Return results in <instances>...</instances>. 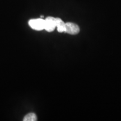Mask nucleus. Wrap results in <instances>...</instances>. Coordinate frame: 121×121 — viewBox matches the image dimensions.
I'll return each mask as SVG.
<instances>
[{"label": "nucleus", "mask_w": 121, "mask_h": 121, "mask_svg": "<svg viewBox=\"0 0 121 121\" xmlns=\"http://www.w3.org/2000/svg\"><path fill=\"white\" fill-rule=\"evenodd\" d=\"M56 27V18L48 16L45 19L44 29L48 32H52Z\"/></svg>", "instance_id": "f03ea898"}, {"label": "nucleus", "mask_w": 121, "mask_h": 121, "mask_svg": "<svg viewBox=\"0 0 121 121\" xmlns=\"http://www.w3.org/2000/svg\"><path fill=\"white\" fill-rule=\"evenodd\" d=\"M29 25L33 29L40 31L44 29L45 20L42 18L36 19H31L29 21Z\"/></svg>", "instance_id": "f257e3e1"}, {"label": "nucleus", "mask_w": 121, "mask_h": 121, "mask_svg": "<svg viewBox=\"0 0 121 121\" xmlns=\"http://www.w3.org/2000/svg\"><path fill=\"white\" fill-rule=\"evenodd\" d=\"M80 32V28L77 24L73 22H67L65 24V33L71 35L78 34Z\"/></svg>", "instance_id": "7ed1b4c3"}, {"label": "nucleus", "mask_w": 121, "mask_h": 121, "mask_svg": "<svg viewBox=\"0 0 121 121\" xmlns=\"http://www.w3.org/2000/svg\"><path fill=\"white\" fill-rule=\"evenodd\" d=\"M24 121H37V117L34 113H30L26 114L23 119Z\"/></svg>", "instance_id": "39448f33"}, {"label": "nucleus", "mask_w": 121, "mask_h": 121, "mask_svg": "<svg viewBox=\"0 0 121 121\" xmlns=\"http://www.w3.org/2000/svg\"><path fill=\"white\" fill-rule=\"evenodd\" d=\"M56 27L57 28V31L59 33H65V24L64 22L61 19L58 17L56 18Z\"/></svg>", "instance_id": "20e7f679"}]
</instances>
